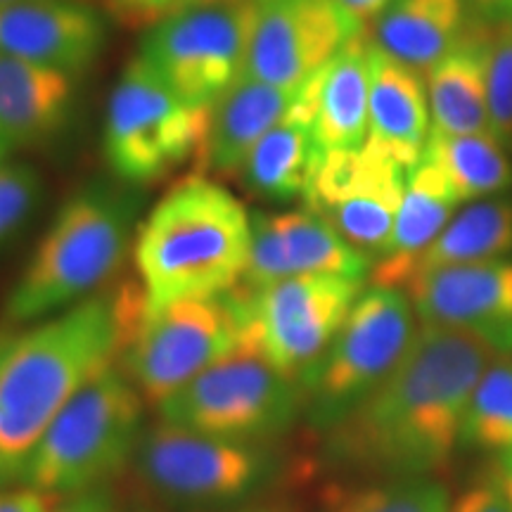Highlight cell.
<instances>
[{"mask_svg": "<svg viewBox=\"0 0 512 512\" xmlns=\"http://www.w3.org/2000/svg\"><path fill=\"white\" fill-rule=\"evenodd\" d=\"M323 157L311 121L294 112L292 105L290 114L259 140L238 178L261 200H304Z\"/></svg>", "mask_w": 512, "mask_h": 512, "instance_id": "obj_25", "label": "cell"}, {"mask_svg": "<svg viewBox=\"0 0 512 512\" xmlns=\"http://www.w3.org/2000/svg\"><path fill=\"white\" fill-rule=\"evenodd\" d=\"M249 252L245 204L202 174L169 188L133 240L138 283L152 306L230 292L245 275Z\"/></svg>", "mask_w": 512, "mask_h": 512, "instance_id": "obj_3", "label": "cell"}, {"mask_svg": "<svg viewBox=\"0 0 512 512\" xmlns=\"http://www.w3.org/2000/svg\"><path fill=\"white\" fill-rule=\"evenodd\" d=\"M373 264L313 211L259 214L252 219V252L235 290L259 292L294 275L361 278Z\"/></svg>", "mask_w": 512, "mask_h": 512, "instance_id": "obj_16", "label": "cell"}, {"mask_svg": "<svg viewBox=\"0 0 512 512\" xmlns=\"http://www.w3.org/2000/svg\"><path fill=\"white\" fill-rule=\"evenodd\" d=\"M0 512H50V496L31 489H0Z\"/></svg>", "mask_w": 512, "mask_h": 512, "instance_id": "obj_35", "label": "cell"}, {"mask_svg": "<svg viewBox=\"0 0 512 512\" xmlns=\"http://www.w3.org/2000/svg\"><path fill=\"white\" fill-rule=\"evenodd\" d=\"M491 477H494L496 484L501 486L503 496L508 498V503L512 508V453L496 460V467H494V472H491Z\"/></svg>", "mask_w": 512, "mask_h": 512, "instance_id": "obj_38", "label": "cell"}, {"mask_svg": "<svg viewBox=\"0 0 512 512\" xmlns=\"http://www.w3.org/2000/svg\"><path fill=\"white\" fill-rule=\"evenodd\" d=\"M41 200V176L24 162L0 164V245L27 223Z\"/></svg>", "mask_w": 512, "mask_h": 512, "instance_id": "obj_31", "label": "cell"}, {"mask_svg": "<svg viewBox=\"0 0 512 512\" xmlns=\"http://www.w3.org/2000/svg\"><path fill=\"white\" fill-rule=\"evenodd\" d=\"M162 422L242 444L287 432L304 411L299 382L290 380L268 358L242 339L240 347L216 361L159 403Z\"/></svg>", "mask_w": 512, "mask_h": 512, "instance_id": "obj_9", "label": "cell"}, {"mask_svg": "<svg viewBox=\"0 0 512 512\" xmlns=\"http://www.w3.org/2000/svg\"><path fill=\"white\" fill-rule=\"evenodd\" d=\"M136 467L147 489L176 508H223L247 498L268 475L271 458L259 444H242L159 422L143 432Z\"/></svg>", "mask_w": 512, "mask_h": 512, "instance_id": "obj_12", "label": "cell"}, {"mask_svg": "<svg viewBox=\"0 0 512 512\" xmlns=\"http://www.w3.org/2000/svg\"><path fill=\"white\" fill-rule=\"evenodd\" d=\"M143 401L119 363L102 370L48 427L22 482L50 498L107 486L143 437Z\"/></svg>", "mask_w": 512, "mask_h": 512, "instance_id": "obj_6", "label": "cell"}, {"mask_svg": "<svg viewBox=\"0 0 512 512\" xmlns=\"http://www.w3.org/2000/svg\"><path fill=\"white\" fill-rule=\"evenodd\" d=\"M299 91L271 86L242 74L209 110L200 164L207 174L240 176L259 140L290 114Z\"/></svg>", "mask_w": 512, "mask_h": 512, "instance_id": "obj_20", "label": "cell"}, {"mask_svg": "<svg viewBox=\"0 0 512 512\" xmlns=\"http://www.w3.org/2000/svg\"><path fill=\"white\" fill-rule=\"evenodd\" d=\"M415 311L396 287L363 290L337 337L299 387L313 430L330 432L394 373L411 349Z\"/></svg>", "mask_w": 512, "mask_h": 512, "instance_id": "obj_7", "label": "cell"}, {"mask_svg": "<svg viewBox=\"0 0 512 512\" xmlns=\"http://www.w3.org/2000/svg\"><path fill=\"white\" fill-rule=\"evenodd\" d=\"M477 15H482L486 22L501 24L512 22V0H467Z\"/></svg>", "mask_w": 512, "mask_h": 512, "instance_id": "obj_37", "label": "cell"}, {"mask_svg": "<svg viewBox=\"0 0 512 512\" xmlns=\"http://www.w3.org/2000/svg\"><path fill=\"white\" fill-rule=\"evenodd\" d=\"M50 512H114V498L107 486H95V489L67 496V501Z\"/></svg>", "mask_w": 512, "mask_h": 512, "instance_id": "obj_34", "label": "cell"}, {"mask_svg": "<svg viewBox=\"0 0 512 512\" xmlns=\"http://www.w3.org/2000/svg\"><path fill=\"white\" fill-rule=\"evenodd\" d=\"M430 131V100L422 74L382 53L373 41L366 143L411 171L425 155Z\"/></svg>", "mask_w": 512, "mask_h": 512, "instance_id": "obj_19", "label": "cell"}, {"mask_svg": "<svg viewBox=\"0 0 512 512\" xmlns=\"http://www.w3.org/2000/svg\"><path fill=\"white\" fill-rule=\"evenodd\" d=\"M432 131L446 136L491 133L489 29L470 27L463 41L425 74Z\"/></svg>", "mask_w": 512, "mask_h": 512, "instance_id": "obj_23", "label": "cell"}, {"mask_svg": "<svg viewBox=\"0 0 512 512\" xmlns=\"http://www.w3.org/2000/svg\"><path fill=\"white\" fill-rule=\"evenodd\" d=\"M489 119L491 133L512 152V22L489 29Z\"/></svg>", "mask_w": 512, "mask_h": 512, "instance_id": "obj_30", "label": "cell"}, {"mask_svg": "<svg viewBox=\"0 0 512 512\" xmlns=\"http://www.w3.org/2000/svg\"><path fill=\"white\" fill-rule=\"evenodd\" d=\"M370 53L373 38L363 29L299 88L294 112L311 121L313 136L325 155L366 145Z\"/></svg>", "mask_w": 512, "mask_h": 512, "instance_id": "obj_18", "label": "cell"}, {"mask_svg": "<svg viewBox=\"0 0 512 512\" xmlns=\"http://www.w3.org/2000/svg\"><path fill=\"white\" fill-rule=\"evenodd\" d=\"M107 43V19L83 0H22L0 8V53L79 76Z\"/></svg>", "mask_w": 512, "mask_h": 512, "instance_id": "obj_17", "label": "cell"}, {"mask_svg": "<svg viewBox=\"0 0 512 512\" xmlns=\"http://www.w3.org/2000/svg\"><path fill=\"white\" fill-rule=\"evenodd\" d=\"M339 10H344L354 22L366 27L368 22H375L384 10L389 8L392 0H332Z\"/></svg>", "mask_w": 512, "mask_h": 512, "instance_id": "obj_36", "label": "cell"}, {"mask_svg": "<svg viewBox=\"0 0 512 512\" xmlns=\"http://www.w3.org/2000/svg\"><path fill=\"white\" fill-rule=\"evenodd\" d=\"M425 157L444 171L460 202L489 200L512 188V159L494 133L446 136L430 131Z\"/></svg>", "mask_w": 512, "mask_h": 512, "instance_id": "obj_27", "label": "cell"}, {"mask_svg": "<svg viewBox=\"0 0 512 512\" xmlns=\"http://www.w3.org/2000/svg\"><path fill=\"white\" fill-rule=\"evenodd\" d=\"M121 342L117 290L93 294L12 337L0 358V489L22 479L62 408L119 361Z\"/></svg>", "mask_w": 512, "mask_h": 512, "instance_id": "obj_2", "label": "cell"}, {"mask_svg": "<svg viewBox=\"0 0 512 512\" xmlns=\"http://www.w3.org/2000/svg\"><path fill=\"white\" fill-rule=\"evenodd\" d=\"M366 280L347 275H294L259 292L230 290L245 313L242 339L252 342L294 382L323 358L363 294Z\"/></svg>", "mask_w": 512, "mask_h": 512, "instance_id": "obj_10", "label": "cell"}, {"mask_svg": "<svg viewBox=\"0 0 512 512\" xmlns=\"http://www.w3.org/2000/svg\"><path fill=\"white\" fill-rule=\"evenodd\" d=\"M10 342H12V335H8V332H0V358H3L5 349H8Z\"/></svg>", "mask_w": 512, "mask_h": 512, "instance_id": "obj_40", "label": "cell"}, {"mask_svg": "<svg viewBox=\"0 0 512 512\" xmlns=\"http://www.w3.org/2000/svg\"><path fill=\"white\" fill-rule=\"evenodd\" d=\"M254 10L245 72L299 91L356 34L361 24L332 0H249Z\"/></svg>", "mask_w": 512, "mask_h": 512, "instance_id": "obj_14", "label": "cell"}, {"mask_svg": "<svg viewBox=\"0 0 512 512\" xmlns=\"http://www.w3.org/2000/svg\"><path fill=\"white\" fill-rule=\"evenodd\" d=\"M451 494L434 477H401L339 491L320 512H446Z\"/></svg>", "mask_w": 512, "mask_h": 512, "instance_id": "obj_29", "label": "cell"}, {"mask_svg": "<svg viewBox=\"0 0 512 512\" xmlns=\"http://www.w3.org/2000/svg\"><path fill=\"white\" fill-rule=\"evenodd\" d=\"M460 444L496 458L512 453V361L498 356L475 387Z\"/></svg>", "mask_w": 512, "mask_h": 512, "instance_id": "obj_28", "label": "cell"}, {"mask_svg": "<svg viewBox=\"0 0 512 512\" xmlns=\"http://www.w3.org/2000/svg\"><path fill=\"white\" fill-rule=\"evenodd\" d=\"M460 204L444 171L422 155L408 171L406 192L396 214L387 252L370 268L373 285L403 290L408 266L439 238Z\"/></svg>", "mask_w": 512, "mask_h": 512, "instance_id": "obj_22", "label": "cell"}, {"mask_svg": "<svg viewBox=\"0 0 512 512\" xmlns=\"http://www.w3.org/2000/svg\"><path fill=\"white\" fill-rule=\"evenodd\" d=\"M12 3H22V0H0V8H3V5H12Z\"/></svg>", "mask_w": 512, "mask_h": 512, "instance_id": "obj_42", "label": "cell"}, {"mask_svg": "<svg viewBox=\"0 0 512 512\" xmlns=\"http://www.w3.org/2000/svg\"><path fill=\"white\" fill-rule=\"evenodd\" d=\"M140 195L91 183L62 204L5 304L10 323H34L86 302L124 266L138 233Z\"/></svg>", "mask_w": 512, "mask_h": 512, "instance_id": "obj_4", "label": "cell"}, {"mask_svg": "<svg viewBox=\"0 0 512 512\" xmlns=\"http://www.w3.org/2000/svg\"><path fill=\"white\" fill-rule=\"evenodd\" d=\"M252 22V3L195 5L147 29L138 57L185 102L211 107L245 72Z\"/></svg>", "mask_w": 512, "mask_h": 512, "instance_id": "obj_11", "label": "cell"}, {"mask_svg": "<svg viewBox=\"0 0 512 512\" xmlns=\"http://www.w3.org/2000/svg\"><path fill=\"white\" fill-rule=\"evenodd\" d=\"M498 356L472 332L422 325L394 373L325 432L323 458L380 479L430 477L453 458L475 387Z\"/></svg>", "mask_w": 512, "mask_h": 512, "instance_id": "obj_1", "label": "cell"}, {"mask_svg": "<svg viewBox=\"0 0 512 512\" xmlns=\"http://www.w3.org/2000/svg\"><path fill=\"white\" fill-rule=\"evenodd\" d=\"M12 152H15V147H12L8 136H5V133H3V128H0V164L10 162Z\"/></svg>", "mask_w": 512, "mask_h": 512, "instance_id": "obj_39", "label": "cell"}, {"mask_svg": "<svg viewBox=\"0 0 512 512\" xmlns=\"http://www.w3.org/2000/svg\"><path fill=\"white\" fill-rule=\"evenodd\" d=\"M446 512H512L508 498L503 496L501 486L494 477H486L470 489H465L458 498H453Z\"/></svg>", "mask_w": 512, "mask_h": 512, "instance_id": "obj_33", "label": "cell"}, {"mask_svg": "<svg viewBox=\"0 0 512 512\" xmlns=\"http://www.w3.org/2000/svg\"><path fill=\"white\" fill-rule=\"evenodd\" d=\"M209 0H110L114 12L128 24L138 27H155L162 19L178 15V12L195 8V5H207Z\"/></svg>", "mask_w": 512, "mask_h": 512, "instance_id": "obj_32", "label": "cell"}, {"mask_svg": "<svg viewBox=\"0 0 512 512\" xmlns=\"http://www.w3.org/2000/svg\"><path fill=\"white\" fill-rule=\"evenodd\" d=\"M209 3H249V0H209Z\"/></svg>", "mask_w": 512, "mask_h": 512, "instance_id": "obj_41", "label": "cell"}, {"mask_svg": "<svg viewBox=\"0 0 512 512\" xmlns=\"http://www.w3.org/2000/svg\"><path fill=\"white\" fill-rule=\"evenodd\" d=\"M124 320L119 368L145 401L174 396L242 342L245 313L233 294L152 306L140 283L117 287Z\"/></svg>", "mask_w": 512, "mask_h": 512, "instance_id": "obj_5", "label": "cell"}, {"mask_svg": "<svg viewBox=\"0 0 512 512\" xmlns=\"http://www.w3.org/2000/svg\"><path fill=\"white\" fill-rule=\"evenodd\" d=\"M512 254V197H489L465 207L441 235L408 266L406 283L444 266L482 264Z\"/></svg>", "mask_w": 512, "mask_h": 512, "instance_id": "obj_26", "label": "cell"}, {"mask_svg": "<svg viewBox=\"0 0 512 512\" xmlns=\"http://www.w3.org/2000/svg\"><path fill=\"white\" fill-rule=\"evenodd\" d=\"M470 31L467 0H392L375 19V46L427 74Z\"/></svg>", "mask_w": 512, "mask_h": 512, "instance_id": "obj_24", "label": "cell"}, {"mask_svg": "<svg viewBox=\"0 0 512 512\" xmlns=\"http://www.w3.org/2000/svg\"><path fill=\"white\" fill-rule=\"evenodd\" d=\"M76 76L0 53V128L15 150L57 138L76 98Z\"/></svg>", "mask_w": 512, "mask_h": 512, "instance_id": "obj_21", "label": "cell"}, {"mask_svg": "<svg viewBox=\"0 0 512 512\" xmlns=\"http://www.w3.org/2000/svg\"><path fill=\"white\" fill-rule=\"evenodd\" d=\"M211 107H195L171 91L136 55L107 102L102 150L124 185H150L188 162H200Z\"/></svg>", "mask_w": 512, "mask_h": 512, "instance_id": "obj_8", "label": "cell"}, {"mask_svg": "<svg viewBox=\"0 0 512 512\" xmlns=\"http://www.w3.org/2000/svg\"><path fill=\"white\" fill-rule=\"evenodd\" d=\"M403 292L427 328L465 330L501 356L512 351V261L432 268L408 280Z\"/></svg>", "mask_w": 512, "mask_h": 512, "instance_id": "obj_15", "label": "cell"}, {"mask_svg": "<svg viewBox=\"0 0 512 512\" xmlns=\"http://www.w3.org/2000/svg\"><path fill=\"white\" fill-rule=\"evenodd\" d=\"M408 171L368 143L328 152L306 190V209L323 216L368 259L387 252Z\"/></svg>", "mask_w": 512, "mask_h": 512, "instance_id": "obj_13", "label": "cell"}]
</instances>
